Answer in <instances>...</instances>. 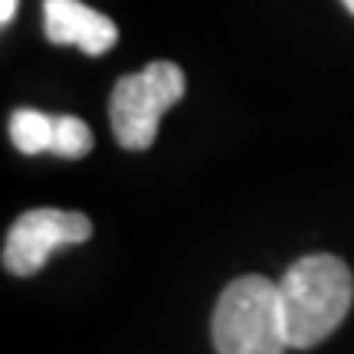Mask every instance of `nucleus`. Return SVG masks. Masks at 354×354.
I'll return each instance as SVG.
<instances>
[{"label": "nucleus", "instance_id": "7", "mask_svg": "<svg viewBox=\"0 0 354 354\" xmlns=\"http://www.w3.org/2000/svg\"><path fill=\"white\" fill-rule=\"evenodd\" d=\"M92 128L76 115H56V135H53V154L59 158H86L92 151Z\"/></svg>", "mask_w": 354, "mask_h": 354}, {"label": "nucleus", "instance_id": "9", "mask_svg": "<svg viewBox=\"0 0 354 354\" xmlns=\"http://www.w3.org/2000/svg\"><path fill=\"white\" fill-rule=\"evenodd\" d=\"M342 3H344V7H348V10L354 13V0H342Z\"/></svg>", "mask_w": 354, "mask_h": 354}, {"label": "nucleus", "instance_id": "5", "mask_svg": "<svg viewBox=\"0 0 354 354\" xmlns=\"http://www.w3.org/2000/svg\"><path fill=\"white\" fill-rule=\"evenodd\" d=\"M43 17H46V37L56 46L76 43L88 56H102L118 43V26L105 13L92 10L79 0H46Z\"/></svg>", "mask_w": 354, "mask_h": 354}, {"label": "nucleus", "instance_id": "2", "mask_svg": "<svg viewBox=\"0 0 354 354\" xmlns=\"http://www.w3.org/2000/svg\"><path fill=\"white\" fill-rule=\"evenodd\" d=\"M210 328L216 354H286L279 282L266 276L233 279L216 299Z\"/></svg>", "mask_w": 354, "mask_h": 354}, {"label": "nucleus", "instance_id": "3", "mask_svg": "<svg viewBox=\"0 0 354 354\" xmlns=\"http://www.w3.org/2000/svg\"><path fill=\"white\" fill-rule=\"evenodd\" d=\"M184 86V69L177 63H151L141 73L118 79L109 105L115 141L128 151H148L158 138L161 115L180 102Z\"/></svg>", "mask_w": 354, "mask_h": 354}, {"label": "nucleus", "instance_id": "8", "mask_svg": "<svg viewBox=\"0 0 354 354\" xmlns=\"http://www.w3.org/2000/svg\"><path fill=\"white\" fill-rule=\"evenodd\" d=\"M17 3H20V0H0V24H3V26L13 20V13H17Z\"/></svg>", "mask_w": 354, "mask_h": 354}, {"label": "nucleus", "instance_id": "1", "mask_svg": "<svg viewBox=\"0 0 354 354\" xmlns=\"http://www.w3.org/2000/svg\"><path fill=\"white\" fill-rule=\"evenodd\" d=\"M354 302V279L344 259L331 253L302 256L279 279L282 328L289 348H315L348 318Z\"/></svg>", "mask_w": 354, "mask_h": 354}, {"label": "nucleus", "instance_id": "4", "mask_svg": "<svg viewBox=\"0 0 354 354\" xmlns=\"http://www.w3.org/2000/svg\"><path fill=\"white\" fill-rule=\"evenodd\" d=\"M88 236H92V220L86 214H79V210H56V207L26 210L7 230L3 269L26 279L46 266L53 250L86 243Z\"/></svg>", "mask_w": 354, "mask_h": 354}, {"label": "nucleus", "instance_id": "6", "mask_svg": "<svg viewBox=\"0 0 354 354\" xmlns=\"http://www.w3.org/2000/svg\"><path fill=\"white\" fill-rule=\"evenodd\" d=\"M53 135H56V115L37 109H20L10 115V138L24 154L53 151Z\"/></svg>", "mask_w": 354, "mask_h": 354}]
</instances>
